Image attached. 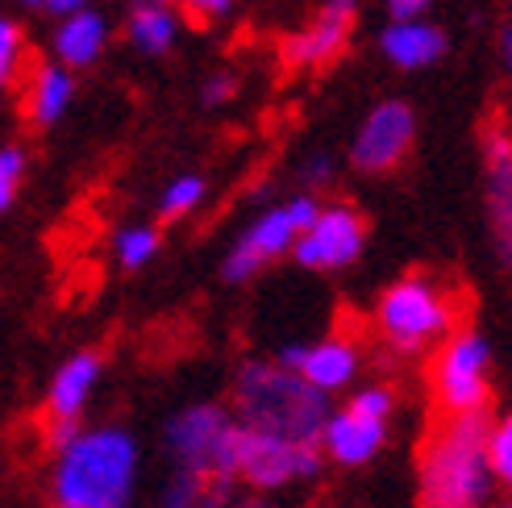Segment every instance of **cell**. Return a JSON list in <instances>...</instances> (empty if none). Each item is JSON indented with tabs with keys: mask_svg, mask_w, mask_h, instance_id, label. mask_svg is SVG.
Masks as SVG:
<instances>
[{
	"mask_svg": "<svg viewBox=\"0 0 512 508\" xmlns=\"http://www.w3.org/2000/svg\"><path fill=\"white\" fill-rule=\"evenodd\" d=\"M142 475L138 438L125 425L80 429L50 471V496L59 508H134Z\"/></svg>",
	"mask_w": 512,
	"mask_h": 508,
	"instance_id": "6da1fadb",
	"label": "cell"
},
{
	"mask_svg": "<svg viewBox=\"0 0 512 508\" xmlns=\"http://www.w3.org/2000/svg\"><path fill=\"white\" fill-rule=\"evenodd\" d=\"M488 413L442 417L429 434L417 467V508H488L492 463H488Z\"/></svg>",
	"mask_w": 512,
	"mask_h": 508,
	"instance_id": "7a4b0ae2",
	"label": "cell"
},
{
	"mask_svg": "<svg viewBox=\"0 0 512 508\" xmlns=\"http://www.w3.org/2000/svg\"><path fill=\"white\" fill-rule=\"evenodd\" d=\"M229 413L238 417L242 429H254V434L321 446V429L329 413H334V404H329V396L304 384L296 371L250 359L234 375V404H229Z\"/></svg>",
	"mask_w": 512,
	"mask_h": 508,
	"instance_id": "3957f363",
	"label": "cell"
},
{
	"mask_svg": "<svg viewBox=\"0 0 512 508\" xmlns=\"http://www.w3.org/2000/svg\"><path fill=\"white\" fill-rule=\"evenodd\" d=\"M458 304L433 275H400L375 300V329L396 354H421L454 334Z\"/></svg>",
	"mask_w": 512,
	"mask_h": 508,
	"instance_id": "277c9868",
	"label": "cell"
},
{
	"mask_svg": "<svg viewBox=\"0 0 512 508\" xmlns=\"http://www.w3.org/2000/svg\"><path fill=\"white\" fill-rule=\"evenodd\" d=\"M163 446L171 471L238 479V417L225 404L200 400L179 409L163 429Z\"/></svg>",
	"mask_w": 512,
	"mask_h": 508,
	"instance_id": "5b68a950",
	"label": "cell"
},
{
	"mask_svg": "<svg viewBox=\"0 0 512 508\" xmlns=\"http://www.w3.org/2000/svg\"><path fill=\"white\" fill-rule=\"evenodd\" d=\"M492 346L475 329H454L433 359V400L446 417L488 413L492 404Z\"/></svg>",
	"mask_w": 512,
	"mask_h": 508,
	"instance_id": "8992f818",
	"label": "cell"
},
{
	"mask_svg": "<svg viewBox=\"0 0 512 508\" xmlns=\"http://www.w3.org/2000/svg\"><path fill=\"white\" fill-rule=\"evenodd\" d=\"M317 209L321 205H317L313 192L292 196L288 205L267 209L254 225H246V234L234 246H229L225 263H221V275L229 279V284H246V279H254L267 263H275L279 254H292L296 238L313 225Z\"/></svg>",
	"mask_w": 512,
	"mask_h": 508,
	"instance_id": "52a82bcc",
	"label": "cell"
},
{
	"mask_svg": "<svg viewBox=\"0 0 512 508\" xmlns=\"http://www.w3.org/2000/svg\"><path fill=\"white\" fill-rule=\"evenodd\" d=\"M325 467L321 446H300L288 438L254 434L238 425V479L250 492H284L300 479H317Z\"/></svg>",
	"mask_w": 512,
	"mask_h": 508,
	"instance_id": "ba28073f",
	"label": "cell"
},
{
	"mask_svg": "<svg viewBox=\"0 0 512 508\" xmlns=\"http://www.w3.org/2000/svg\"><path fill=\"white\" fill-rule=\"evenodd\" d=\"M413 138H417L413 105H408V100H379L363 117V125H358V134L350 142V163L363 175L396 171L408 150H413Z\"/></svg>",
	"mask_w": 512,
	"mask_h": 508,
	"instance_id": "9c48e42d",
	"label": "cell"
},
{
	"mask_svg": "<svg viewBox=\"0 0 512 508\" xmlns=\"http://www.w3.org/2000/svg\"><path fill=\"white\" fill-rule=\"evenodd\" d=\"M367 246V217L354 205H325L317 209L313 225L296 238L292 254L309 271H342Z\"/></svg>",
	"mask_w": 512,
	"mask_h": 508,
	"instance_id": "30bf717a",
	"label": "cell"
},
{
	"mask_svg": "<svg viewBox=\"0 0 512 508\" xmlns=\"http://www.w3.org/2000/svg\"><path fill=\"white\" fill-rule=\"evenodd\" d=\"M483 155V196H488V221L500 263L512 271V125L492 117L479 134Z\"/></svg>",
	"mask_w": 512,
	"mask_h": 508,
	"instance_id": "8fae6325",
	"label": "cell"
},
{
	"mask_svg": "<svg viewBox=\"0 0 512 508\" xmlns=\"http://www.w3.org/2000/svg\"><path fill=\"white\" fill-rule=\"evenodd\" d=\"M275 363L284 371H296L304 384L317 388L321 396H334V392H346L354 379H358V367H363V354H358V346L342 334L334 338H321V342H288L279 346Z\"/></svg>",
	"mask_w": 512,
	"mask_h": 508,
	"instance_id": "7c38bea8",
	"label": "cell"
},
{
	"mask_svg": "<svg viewBox=\"0 0 512 508\" xmlns=\"http://www.w3.org/2000/svg\"><path fill=\"white\" fill-rule=\"evenodd\" d=\"M388 429L392 421H379V417H367L358 413L354 404H342V409L329 413L325 429H321V454L325 463L334 467H367L371 459H379L383 442H388Z\"/></svg>",
	"mask_w": 512,
	"mask_h": 508,
	"instance_id": "4fadbf2b",
	"label": "cell"
},
{
	"mask_svg": "<svg viewBox=\"0 0 512 508\" xmlns=\"http://www.w3.org/2000/svg\"><path fill=\"white\" fill-rule=\"evenodd\" d=\"M354 17H358V0H325V9L292 38L288 59L296 67H325L329 59H338L354 30Z\"/></svg>",
	"mask_w": 512,
	"mask_h": 508,
	"instance_id": "5bb4252c",
	"label": "cell"
},
{
	"mask_svg": "<svg viewBox=\"0 0 512 508\" xmlns=\"http://www.w3.org/2000/svg\"><path fill=\"white\" fill-rule=\"evenodd\" d=\"M105 375V354L100 350H75L71 359L50 375L46 388V421H80L88 400Z\"/></svg>",
	"mask_w": 512,
	"mask_h": 508,
	"instance_id": "9a60e30c",
	"label": "cell"
},
{
	"mask_svg": "<svg viewBox=\"0 0 512 508\" xmlns=\"http://www.w3.org/2000/svg\"><path fill=\"white\" fill-rule=\"evenodd\" d=\"M379 50L388 55V63H396L404 71H417V67H429V63H438L446 55V34L425 17L392 21L388 30L379 34Z\"/></svg>",
	"mask_w": 512,
	"mask_h": 508,
	"instance_id": "2e32d148",
	"label": "cell"
},
{
	"mask_svg": "<svg viewBox=\"0 0 512 508\" xmlns=\"http://www.w3.org/2000/svg\"><path fill=\"white\" fill-rule=\"evenodd\" d=\"M105 42H109L105 17L92 13V9H80V13L63 17L59 34H55V55H59L63 67H88V63L100 59Z\"/></svg>",
	"mask_w": 512,
	"mask_h": 508,
	"instance_id": "e0dca14e",
	"label": "cell"
},
{
	"mask_svg": "<svg viewBox=\"0 0 512 508\" xmlns=\"http://www.w3.org/2000/svg\"><path fill=\"white\" fill-rule=\"evenodd\" d=\"M234 492H238V479L171 471L159 496V508H234Z\"/></svg>",
	"mask_w": 512,
	"mask_h": 508,
	"instance_id": "ac0fdd59",
	"label": "cell"
},
{
	"mask_svg": "<svg viewBox=\"0 0 512 508\" xmlns=\"http://www.w3.org/2000/svg\"><path fill=\"white\" fill-rule=\"evenodd\" d=\"M179 38V17L171 5H155V0H138L130 13V42L142 55H167Z\"/></svg>",
	"mask_w": 512,
	"mask_h": 508,
	"instance_id": "d6986e66",
	"label": "cell"
},
{
	"mask_svg": "<svg viewBox=\"0 0 512 508\" xmlns=\"http://www.w3.org/2000/svg\"><path fill=\"white\" fill-rule=\"evenodd\" d=\"M71 96H75V80L63 63H50L34 75L30 84V117L38 125H55L67 109H71Z\"/></svg>",
	"mask_w": 512,
	"mask_h": 508,
	"instance_id": "ffe728a7",
	"label": "cell"
},
{
	"mask_svg": "<svg viewBox=\"0 0 512 508\" xmlns=\"http://www.w3.org/2000/svg\"><path fill=\"white\" fill-rule=\"evenodd\" d=\"M113 250H117V263L125 271H138L159 254V230L155 225H125L113 242Z\"/></svg>",
	"mask_w": 512,
	"mask_h": 508,
	"instance_id": "44dd1931",
	"label": "cell"
},
{
	"mask_svg": "<svg viewBox=\"0 0 512 508\" xmlns=\"http://www.w3.org/2000/svg\"><path fill=\"white\" fill-rule=\"evenodd\" d=\"M200 200H204V180H200V175H175V180L163 188L159 217H163V221L188 217V213L200 205Z\"/></svg>",
	"mask_w": 512,
	"mask_h": 508,
	"instance_id": "7402d4cb",
	"label": "cell"
},
{
	"mask_svg": "<svg viewBox=\"0 0 512 508\" xmlns=\"http://www.w3.org/2000/svg\"><path fill=\"white\" fill-rule=\"evenodd\" d=\"M488 463H492V479L512 492V413H504L500 421H492L488 434Z\"/></svg>",
	"mask_w": 512,
	"mask_h": 508,
	"instance_id": "603a6c76",
	"label": "cell"
},
{
	"mask_svg": "<svg viewBox=\"0 0 512 508\" xmlns=\"http://www.w3.org/2000/svg\"><path fill=\"white\" fill-rule=\"evenodd\" d=\"M25 175V150L21 146H0V213L13 205V196L21 188Z\"/></svg>",
	"mask_w": 512,
	"mask_h": 508,
	"instance_id": "cb8c5ba5",
	"label": "cell"
},
{
	"mask_svg": "<svg viewBox=\"0 0 512 508\" xmlns=\"http://www.w3.org/2000/svg\"><path fill=\"white\" fill-rule=\"evenodd\" d=\"M17 63H21V25L0 17V92L13 84Z\"/></svg>",
	"mask_w": 512,
	"mask_h": 508,
	"instance_id": "d4e9b609",
	"label": "cell"
},
{
	"mask_svg": "<svg viewBox=\"0 0 512 508\" xmlns=\"http://www.w3.org/2000/svg\"><path fill=\"white\" fill-rule=\"evenodd\" d=\"M234 92H238V75H229V71H221V75H213V80H204V105H225V100H234Z\"/></svg>",
	"mask_w": 512,
	"mask_h": 508,
	"instance_id": "484cf974",
	"label": "cell"
},
{
	"mask_svg": "<svg viewBox=\"0 0 512 508\" xmlns=\"http://www.w3.org/2000/svg\"><path fill=\"white\" fill-rule=\"evenodd\" d=\"M184 5L200 21H217V17H225L229 9H234V0H184Z\"/></svg>",
	"mask_w": 512,
	"mask_h": 508,
	"instance_id": "4316f807",
	"label": "cell"
},
{
	"mask_svg": "<svg viewBox=\"0 0 512 508\" xmlns=\"http://www.w3.org/2000/svg\"><path fill=\"white\" fill-rule=\"evenodd\" d=\"M304 180H309L313 188L317 184H329V175H334V159H329V155H313V159H304Z\"/></svg>",
	"mask_w": 512,
	"mask_h": 508,
	"instance_id": "83f0119b",
	"label": "cell"
},
{
	"mask_svg": "<svg viewBox=\"0 0 512 508\" xmlns=\"http://www.w3.org/2000/svg\"><path fill=\"white\" fill-rule=\"evenodd\" d=\"M425 9H429V0H388L392 21H417Z\"/></svg>",
	"mask_w": 512,
	"mask_h": 508,
	"instance_id": "f1b7e54d",
	"label": "cell"
},
{
	"mask_svg": "<svg viewBox=\"0 0 512 508\" xmlns=\"http://www.w3.org/2000/svg\"><path fill=\"white\" fill-rule=\"evenodd\" d=\"M46 9H50V13H59V17H71V13L88 9V0H46Z\"/></svg>",
	"mask_w": 512,
	"mask_h": 508,
	"instance_id": "f546056e",
	"label": "cell"
},
{
	"mask_svg": "<svg viewBox=\"0 0 512 508\" xmlns=\"http://www.w3.org/2000/svg\"><path fill=\"white\" fill-rule=\"evenodd\" d=\"M504 63L512 71V21H508V30H504Z\"/></svg>",
	"mask_w": 512,
	"mask_h": 508,
	"instance_id": "4dcf8cb0",
	"label": "cell"
},
{
	"mask_svg": "<svg viewBox=\"0 0 512 508\" xmlns=\"http://www.w3.org/2000/svg\"><path fill=\"white\" fill-rule=\"evenodd\" d=\"M234 508H271L263 496H250V500H234Z\"/></svg>",
	"mask_w": 512,
	"mask_h": 508,
	"instance_id": "1f68e13d",
	"label": "cell"
},
{
	"mask_svg": "<svg viewBox=\"0 0 512 508\" xmlns=\"http://www.w3.org/2000/svg\"><path fill=\"white\" fill-rule=\"evenodd\" d=\"M25 5H46V0H25Z\"/></svg>",
	"mask_w": 512,
	"mask_h": 508,
	"instance_id": "d6a6232c",
	"label": "cell"
},
{
	"mask_svg": "<svg viewBox=\"0 0 512 508\" xmlns=\"http://www.w3.org/2000/svg\"><path fill=\"white\" fill-rule=\"evenodd\" d=\"M496 508H512V500H504V504H496Z\"/></svg>",
	"mask_w": 512,
	"mask_h": 508,
	"instance_id": "836d02e7",
	"label": "cell"
},
{
	"mask_svg": "<svg viewBox=\"0 0 512 508\" xmlns=\"http://www.w3.org/2000/svg\"><path fill=\"white\" fill-rule=\"evenodd\" d=\"M155 5H167V0H155Z\"/></svg>",
	"mask_w": 512,
	"mask_h": 508,
	"instance_id": "e575fe53",
	"label": "cell"
},
{
	"mask_svg": "<svg viewBox=\"0 0 512 508\" xmlns=\"http://www.w3.org/2000/svg\"><path fill=\"white\" fill-rule=\"evenodd\" d=\"M55 508H59V504H55Z\"/></svg>",
	"mask_w": 512,
	"mask_h": 508,
	"instance_id": "d590c367",
	"label": "cell"
}]
</instances>
